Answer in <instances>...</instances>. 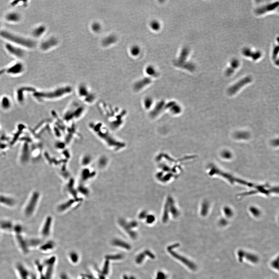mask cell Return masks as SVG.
I'll return each mask as SVG.
<instances>
[{"label": "cell", "instance_id": "cell-1", "mask_svg": "<svg viewBox=\"0 0 279 279\" xmlns=\"http://www.w3.org/2000/svg\"><path fill=\"white\" fill-rule=\"evenodd\" d=\"M251 81V78L250 77H247L244 78L243 79L240 80L235 85H234L231 88H230L229 92L230 94H233L235 92H237L239 90L242 88L243 86H245L247 83L250 82Z\"/></svg>", "mask_w": 279, "mask_h": 279}, {"label": "cell", "instance_id": "cell-2", "mask_svg": "<svg viewBox=\"0 0 279 279\" xmlns=\"http://www.w3.org/2000/svg\"><path fill=\"white\" fill-rule=\"evenodd\" d=\"M278 2H276L273 4H269L265 6L256 9V13L257 15H260L266 13V12H269L274 10L276 8L278 7Z\"/></svg>", "mask_w": 279, "mask_h": 279}, {"label": "cell", "instance_id": "cell-3", "mask_svg": "<svg viewBox=\"0 0 279 279\" xmlns=\"http://www.w3.org/2000/svg\"><path fill=\"white\" fill-rule=\"evenodd\" d=\"M231 66H232V67H231V68L228 70L227 72V75H229V74L232 73V71H233V69H235V68H236L239 66V62L236 60L233 61L232 63V65Z\"/></svg>", "mask_w": 279, "mask_h": 279}, {"label": "cell", "instance_id": "cell-4", "mask_svg": "<svg viewBox=\"0 0 279 279\" xmlns=\"http://www.w3.org/2000/svg\"><path fill=\"white\" fill-rule=\"evenodd\" d=\"M151 27L153 29L157 30L160 29V23L157 21H152L151 23Z\"/></svg>", "mask_w": 279, "mask_h": 279}, {"label": "cell", "instance_id": "cell-5", "mask_svg": "<svg viewBox=\"0 0 279 279\" xmlns=\"http://www.w3.org/2000/svg\"><path fill=\"white\" fill-rule=\"evenodd\" d=\"M70 257L71 260H72V262L76 263L78 261V257L76 253H71Z\"/></svg>", "mask_w": 279, "mask_h": 279}, {"label": "cell", "instance_id": "cell-6", "mask_svg": "<svg viewBox=\"0 0 279 279\" xmlns=\"http://www.w3.org/2000/svg\"><path fill=\"white\" fill-rule=\"evenodd\" d=\"M139 49L138 47L134 46L132 49V54L133 55V56H135L137 55L138 53H139Z\"/></svg>", "mask_w": 279, "mask_h": 279}, {"label": "cell", "instance_id": "cell-7", "mask_svg": "<svg viewBox=\"0 0 279 279\" xmlns=\"http://www.w3.org/2000/svg\"><path fill=\"white\" fill-rule=\"evenodd\" d=\"M146 72H147V73L150 75H155V74H156V72L155 70H154V69L152 67H148L147 69H146Z\"/></svg>", "mask_w": 279, "mask_h": 279}, {"label": "cell", "instance_id": "cell-8", "mask_svg": "<svg viewBox=\"0 0 279 279\" xmlns=\"http://www.w3.org/2000/svg\"><path fill=\"white\" fill-rule=\"evenodd\" d=\"M278 47H275V49H274L273 51V58L275 60V62L276 61V59H277V54H278Z\"/></svg>", "mask_w": 279, "mask_h": 279}]
</instances>
